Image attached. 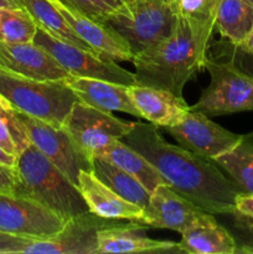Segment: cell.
I'll use <instances>...</instances> for the list:
<instances>
[{
    "mask_svg": "<svg viewBox=\"0 0 253 254\" xmlns=\"http://www.w3.org/2000/svg\"><path fill=\"white\" fill-rule=\"evenodd\" d=\"M122 140L150 161L169 188L203 211L212 215L236 211V197L242 191L213 160L168 143L150 123L134 122L133 129Z\"/></svg>",
    "mask_w": 253,
    "mask_h": 254,
    "instance_id": "1",
    "label": "cell"
},
{
    "mask_svg": "<svg viewBox=\"0 0 253 254\" xmlns=\"http://www.w3.org/2000/svg\"><path fill=\"white\" fill-rule=\"evenodd\" d=\"M213 30L215 14L203 17L180 15L168 39L133 59L136 84L163 88L183 97L185 84L205 68Z\"/></svg>",
    "mask_w": 253,
    "mask_h": 254,
    "instance_id": "2",
    "label": "cell"
},
{
    "mask_svg": "<svg viewBox=\"0 0 253 254\" xmlns=\"http://www.w3.org/2000/svg\"><path fill=\"white\" fill-rule=\"evenodd\" d=\"M15 193L37 201L64 220L89 212L78 188L32 144L17 155Z\"/></svg>",
    "mask_w": 253,
    "mask_h": 254,
    "instance_id": "3",
    "label": "cell"
},
{
    "mask_svg": "<svg viewBox=\"0 0 253 254\" xmlns=\"http://www.w3.org/2000/svg\"><path fill=\"white\" fill-rule=\"evenodd\" d=\"M179 17L176 0H129L106 24L123 37L134 59L168 39Z\"/></svg>",
    "mask_w": 253,
    "mask_h": 254,
    "instance_id": "4",
    "label": "cell"
},
{
    "mask_svg": "<svg viewBox=\"0 0 253 254\" xmlns=\"http://www.w3.org/2000/svg\"><path fill=\"white\" fill-rule=\"evenodd\" d=\"M0 94L19 112L61 128L76 94L63 81H40L0 66Z\"/></svg>",
    "mask_w": 253,
    "mask_h": 254,
    "instance_id": "5",
    "label": "cell"
},
{
    "mask_svg": "<svg viewBox=\"0 0 253 254\" xmlns=\"http://www.w3.org/2000/svg\"><path fill=\"white\" fill-rule=\"evenodd\" d=\"M210 84L201 93L191 111L208 117H220L238 112H253V76L241 71L231 61L206 59Z\"/></svg>",
    "mask_w": 253,
    "mask_h": 254,
    "instance_id": "6",
    "label": "cell"
},
{
    "mask_svg": "<svg viewBox=\"0 0 253 254\" xmlns=\"http://www.w3.org/2000/svg\"><path fill=\"white\" fill-rule=\"evenodd\" d=\"M134 122L117 118L112 112L101 111L77 101L62 128L82 156L92 164L94 158L116 139H123L133 129Z\"/></svg>",
    "mask_w": 253,
    "mask_h": 254,
    "instance_id": "7",
    "label": "cell"
},
{
    "mask_svg": "<svg viewBox=\"0 0 253 254\" xmlns=\"http://www.w3.org/2000/svg\"><path fill=\"white\" fill-rule=\"evenodd\" d=\"M34 42L49 52L71 76L104 79L126 86L136 83L135 74L118 66L116 61L102 59L93 52L61 41L40 27H37Z\"/></svg>",
    "mask_w": 253,
    "mask_h": 254,
    "instance_id": "8",
    "label": "cell"
},
{
    "mask_svg": "<svg viewBox=\"0 0 253 254\" xmlns=\"http://www.w3.org/2000/svg\"><path fill=\"white\" fill-rule=\"evenodd\" d=\"M66 220L37 201L16 193L0 192V231L30 240H47Z\"/></svg>",
    "mask_w": 253,
    "mask_h": 254,
    "instance_id": "9",
    "label": "cell"
},
{
    "mask_svg": "<svg viewBox=\"0 0 253 254\" xmlns=\"http://www.w3.org/2000/svg\"><path fill=\"white\" fill-rule=\"evenodd\" d=\"M17 117L21 121L32 145L41 151L74 185H78L81 170L92 171V164L79 154L62 127L59 128L19 111Z\"/></svg>",
    "mask_w": 253,
    "mask_h": 254,
    "instance_id": "10",
    "label": "cell"
},
{
    "mask_svg": "<svg viewBox=\"0 0 253 254\" xmlns=\"http://www.w3.org/2000/svg\"><path fill=\"white\" fill-rule=\"evenodd\" d=\"M166 130L183 148L211 160L235 149L245 136L227 130L206 114L191 109Z\"/></svg>",
    "mask_w": 253,
    "mask_h": 254,
    "instance_id": "11",
    "label": "cell"
},
{
    "mask_svg": "<svg viewBox=\"0 0 253 254\" xmlns=\"http://www.w3.org/2000/svg\"><path fill=\"white\" fill-rule=\"evenodd\" d=\"M118 223L92 212L74 216L52 237L32 241L24 254H97L99 231Z\"/></svg>",
    "mask_w": 253,
    "mask_h": 254,
    "instance_id": "12",
    "label": "cell"
},
{
    "mask_svg": "<svg viewBox=\"0 0 253 254\" xmlns=\"http://www.w3.org/2000/svg\"><path fill=\"white\" fill-rule=\"evenodd\" d=\"M208 215L168 185L161 184L151 192L139 223L145 227L173 230L181 235Z\"/></svg>",
    "mask_w": 253,
    "mask_h": 254,
    "instance_id": "13",
    "label": "cell"
},
{
    "mask_svg": "<svg viewBox=\"0 0 253 254\" xmlns=\"http://www.w3.org/2000/svg\"><path fill=\"white\" fill-rule=\"evenodd\" d=\"M0 66L29 78L40 81H63L66 69L35 42H7L0 40Z\"/></svg>",
    "mask_w": 253,
    "mask_h": 254,
    "instance_id": "14",
    "label": "cell"
},
{
    "mask_svg": "<svg viewBox=\"0 0 253 254\" xmlns=\"http://www.w3.org/2000/svg\"><path fill=\"white\" fill-rule=\"evenodd\" d=\"M56 5L74 32L93 50L94 54L102 59L116 62H133V54L129 49V45L109 25L84 16L83 14L60 1H57Z\"/></svg>",
    "mask_w": 253,
    "mask_h": 254,
    "instance_id": "15",
    "label": "cell"
},
{
    "mask_svg": "<svg viewBox=\"0 0 253 254\" xmlns=\"http://www.w3.org/2000/svg\"><path fill=\"white\" fill-rule=\"evenodd\" d=\"M129 94L140 118L161 128H169L181 121L190 111L183 97L163 88L143 84L129 86Z\"/></svg>",
    "mask_w": 253,
    "mask_h": 254,
    "instance_id": "16",
    "label": "cell"
},
{
    "mask_svg": "<svg viewBox=\"0 0 253 254\" xmlns=\"http://www.w3.org/2000/svg\"><path fill=\"white\" fill-rule=\"evenodd\" d=\"M64 82L79 102L106 112H123L140 118L129 94V86L104 79L69 74Z\"/></svg>",
    "mask_w": 253,
    "mask_h": 254,
    "instance_id": "17",
    "label": "cell"
},
{
    "mask_svg": "<svg viewBox=\"0 0 253 254\" xmlns=\"http://www.w3.org/2000/svg\"><path fill=\"white\" fill-rule=\"evenodd\" d=\"M77 188L86 201L89 212L99 217L134 222H139L143 217V208L121 197L91 170H81Z\"/></svg>",
    "mask_w": 253,
    "mask_h": 254,
    "instance_id": "18",
    "label": "cell"
},
{
    "mask_svg": "<svg viewBox=\"0 0 253 254\" xmlns=\"http://www.w3.org/2000/svg\"><path fill=\"white\" fill-rule=\"evenodd\" d=\"M145 226L130 221L103 228L98 233L97 254L107 253H180L178 243L158 241L143 235Z\"/></svg>",
    "mask_w": 253,
    "mask_h": 254,
    "instance_id": "19",
    "label": "cell"
},
{
    "mask_svg": "<svg viewBox=\"0 0 253 254\" xmlns=\"http://www.w3.org/2000/svg\"><path fill=\"white\" fill-rule=\"evenodd\" d=\"M180 253L236 254L237 242L232 233L216 221L210 213L184 233L178 243Z\"/></svg>",
    "mask_w": 253,
    "mask_h": 254,
    "instance_id": "20",
    "label": "cell"
},
{
    "mask_svg": "<svg viewBox=\"0 0 253 254\" xmlns=\"http://www.w3.org/2000/svg\"><path fill=\"white\" fill-rule=\"evenodd\" d=\"M99 158L111 161L112 164L130 174L136 180L140 181L141 185L150 193L155 190L156 186L165 184L164 178L154 168L153 164L146 160L140 153L124 143L122 139H116L112 141L111 145L102 151Z\"/></svg>",
    "mask_w": 253,
    "mask_h": 254,
    "instance_id": "21",
    "label": "cell"
},
{
    "mask_svg": "<svg viewBox=\"0 0 253 254\" xmlns=\"http://www.w3.org/2000/svg\"><path fill=\"white\" fill-rule=\"evenodd\" d=\"M215 29L226 41L241 46L253 30V5L246 0H218Z\"/></svg>",
    "mask_w": 253,
    "mask_h": 254,
    "instance_id": "22",
    "label": "cell"
},
{
    "mask_svg": "<svg viewBox=\"0 0 253 254\" xmlns=\"http://www.w3.org/2000/svg\"><path fill=\"white\" fill-rule=\"evenodd\" d=\"M20 7L26 10L30 16L36 22L37 27L49 32L51 36L74 45L77 47L93 52V50L74 32L63 15L52 0H15ZM94 54V52H93Z\"/></svg>",
    "mask_w": 253,
    "mask_h": 254,
    "instance_id": "23",
    "label": "cell"
},
{
    "mask_svg": "<svg viewBox=\"0 0 253 254\" xmlns=\"http://www.w3.org/2000/svg\"><path fill=\"white\" fill-rule=\"evenodd\" d=\"M92 173L121 197L144 208L148 206L151 193L134 176L103 158L93 159Z\"/></svg>",
    "mask_w": 253,
    "mask_h": 254,
    "instance_id": "24",
    "label": "cell"
},
{
    "mask_svg": "<svg viewBox=\"0 0 253 254\" xmlns=\"http://www.w3.org/2000/svg\"><path fill=\"white\" fill-rule=\"evenodd\" d=\"M218 168L228 174L231 180L243 193L253 195V138L243 136V140L228 153L213 159Z\"/></svg>",
    "mask_w": 253,
    "mask_h": 254,
    "instance_id": "25",
    "label": "cell"
},
{
    "mask_svg": "<svg viewBox=\"0 0 253 254\" xmlns=\"http://www.w3.org/2000/svg\"><path fill=\"white\" fill-rule=\"evenodd\" d=\"M31 144L17 111L0 94V146L17 156Z\"/></svg>",
    "mask_w": 253,
    "mask_h": 254,
    "instance_id": "26",
    "label": "cell"
},
{
    "mask_svg": "<svg viewBox=\"0 0 253 254\" xmlns=\"http://www.w3.org/2000/svg\"><path fill=\"white\" fill-rule=\"evenodd\" d=\"M37 25L22 7L0 9V35L7 42H34Z\"/></svg>",
    "mask_w": 253,
    "mask_h": 254,
    "instance_id": "27",
    "label": "cell"
},
{
    "mask_svg": "<svg viewBox=\"0 0 253 254\" xmlns=\"http://www.w3.org/2000/svg\"><path fill=\"white\" fill-rule=\"evenodd\" d=\"M66 6L81 12L84 16L107 22L124 6V0H59Z\"/></svg>",
    "mask_w": 253,
    "mask_h": 254,
    "instance_id": "28",
    "label": "cell"
},
{
    "mask_svg": "<svg viewBox=\"0 0 253 254\" xmlns=\"http://www.w3.org/2000/svg\"><path fill=\"white\" fill-rule=\"evenodd\" d=\"M233 218V231L237 242L236 253L253 254V218L235 211L231 213Z\"/></svg>",
    "mask_w": 253,
    "mask_h": 254,
    "instance_id": "29",
    "label": "cell"
},
{
    "mask_svg": "<svg viewBox=\"0 0 253 254\" xmlns=\"http://www.w3.org/2000/svg\"><path fill=\"white\" fill-rule=\"evenodd\" d=\"M180 15L190 17H203L216 12L218 0H176Z\"/></svg>",
    "mask_w": 253,
    "mask_h": 254,
    "instance_id": "30",
    "label": "cell"
},
{
    "mask_svg": "<svg viewBox=\"0 0 253 254\" xmlns=\"http://www.w3.org/2000/svg\"><path fill=\"white\" fill-rule=\"evenodd\" d=\"M222 49V54L227 55V61H231L237 68L246 73L253 76V57L250 54L235 46L231 42H220L218 44Z\"/></svg>",
    "mask_w": 253,
    "mask_h": 254,
    "instance_id": "31",
    "label": "cell"
},
{
    "mask_svg": "<svg viewBox=\"0 0 253 254\" xmlns=\"http://www.w3.org/2000/svg\"><path fill=\"white\" fill-rule=\"evenodd\" d=\"M32 241L34 240L0 231V254H24L25 248Z\"/></svg>",
    "mask_w": 253,
    "mask_h": 254,
    "instance_id": "32",
    "label": "cell"
},
{
    "mask_svg": "<svg viewBox=\"0 0 253 254\" xmlns=\"http://www.w3.org/2000/svg\"><path fill=\"white\" fill-rule=\"evenodd\" d=\"M19 183L16 169L0 164V192L15 193Z\"/></svg>",
    "mask_w": 253,
    "mask_h": 254,
    "instance_id": "33",
    "label": "cell"
},
{
    "mask_svg": "<svg viewBox=\"0 0 253 254\" xmlns=\"http://www.w3.org/2000/svg\"><path fill=\"white\" fill-rule=\"evenodd\" d=\"M236 211L253 218V195L240 193L236 197Z\"/></svg>",
    "mask_w": 253,
    "mask_h": 254,
    "instance_id": "34",
    "label": "cell"
},
{
    "mask_svg": "<svg viewBox=\"0 0 253 254\" xmlns=\"http://www.w3.org/2000/svg\"><path fill=\"white\" fill-rule=\"evenodd\" d=\"M16 161L17 156L7 153L4 148L0 146V164H2L5 166H10V168H15L16 166Z\"/></svg>",
    "mask_w": 253,
    "mask_h": 254,
    "instance_id": "35",
    "label": "cell"
},
{
    "mask_svg": "<svg viewBox=\"0 0 253 254\" xmlns=\"http://www.w3.org/2000/svg\"><path fill=\"white\" fill-rule=\"evenodd\" d=\"M235 46H236V45H235ZM238 47H240L241 50H243L245 52H247V54H250L251 56L253 57V30H252V32L250 34V36L246 39V41Z\"/></svg>",
    "mask_w": 253,
    "mask_h": 254,
    "instance_id": "36",
    "label": "cell"
},
{
    "mask_svg": "<svg viewBox=\"0 0 253 254\" xmlns=\"http://www.w3.org/2000/svg\"><path fill=\"white\" fill-rule=\"evenodd\" d=\"M20 7L15 0H0V9H15Z\"/></svg>",
    "mask_w": 253,
    "mask_h": 254,
    "instance_id": "37",
    "label": "cell"
},
{
    "mask_svg": "<svg viewBox=\"0 0 253 254\" xmlns=\"http://www.w3.org/2000/svg\"><path fill=\"white\" fill-rule=\"evenodd\" d=\"M246 1H248V2H251V4L253 5V0H246Z\"/></svg>",
    "mask_w": 253,
    "mask_h": 254,
    "instance_id": "38",
    "label": "cell"
},
{
    "mask_svg": "<svg viewBox=\"0 0 253 254\" xmlns=\"http://www.w3.org/2000/svg\"><path fill=\"white\" fill-rule=\"evenodd\" d=\"M248 135H251V136H252V138H253V133H251V134H248Z\"/></svg>",
    "mask_w": 253,
    "mask_h": 254,
    "instance_id": "39",
    "label": "cell"
},
{
    "mask_svg": "<svg viewBox=\"0 0 253 254\" xmlns=\"http://www.w3.org/2000/svg\"><path fill=\"white\" fill-rule=\"evenodd\" d=\"M52 1H57V0H52Z\"/></svg>",
    "mask_w": 253,
    "mask_h": 254,
    "instance_id": "40",
    "label": "cell"
},
{
    "mask_svg": "<svg viewBox=\"0 0 253 254\" xmlns=\"http://www.w3.org/2000/svg\"><path fill=\"white\" fill-rule=\"evenodd\" d=\"M0 40H1V35H0Z\"/></svg>",
    "mask_w": 253,
    "mask_h": 254,
    "instance_id": "41",
    "label": "cell"
},
{
    "mask_svg": "<svg viewBox=\"0 0 253 254\" xmlns=\"http://www.w3.org/2000/svg\"><path fill=\"white\" fill-rule=\"evenodd\" d=\"M124 1H129V0H124Z\"/></svg>",
    "mask_w": 253,
    "mask_h": 254,
    "instance_id": "42",
    "label": "cell"
}]
</instances>
